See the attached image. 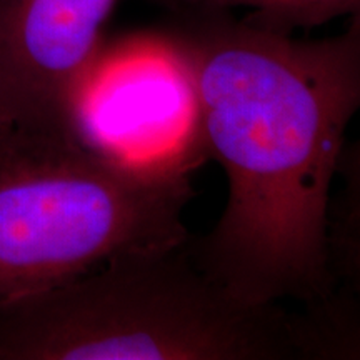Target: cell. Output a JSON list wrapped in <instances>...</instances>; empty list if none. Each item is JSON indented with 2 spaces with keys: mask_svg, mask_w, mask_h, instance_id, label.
Here are the masks:
<instances>
[{
  "mask_svg": "<svg viewBox=\"0 0 360 360\" xmlns=\"http://www.w3.org/2000/svg\"><path fill=\"white\" fill-rule=\"evenodd\" d=\"M186 72L205 154L227 175L224 214L188 238L193 264L245 304L339 299L330 191L360 105L359 15L344 34L299 40L220 11L162 37Z\"/></svg>",
  "mask_w": 360,
  "mask_h": 360,
  "instance_id": "6da1fadb",
  "label": "cell"
},
{
  "mask_svg": "<svg viewBox=\"0 0 360 360\" xmlns=\"http://www.w3.org/2000/svg\"><path fill=\"white\" fill-rule=\"evenodd\" d=\"M186 244L0 304V360L340 359L314 315L242 302Z\"/></svg>",
  "mask_w": 360,
  "mask_h": 360,
  "instance_id": "7a4b0ae2",
  "label": "cell"
},
{
  "mask_svg": "<svg viewBox=\"0 0 360 360\" xmlns=\"http://www.w3.org/2000/svg\"><path fill=\"white\" fill-rule=\"evenodd\" d=\"M191 169L124 159L77 130H0V304L191 238Z\"/></svg>",
  "mask_w": 360,
  "mask_h": 360,
  "instance_id": "3957f363",
  "label": "cell"
},
{
  "mask_svg": "<svg viewBox=\"0 0 360 360\" xmlns=\"http://www.w3.org/2000/svg\"><path fill=\"white\" fill-rule=\"evenodd\" d=\"M117 2L0 0V130H74Z\"/></svg>",
  "mask_w": 360,
  "mask_h": 360,
  "instance_id": "277c9868",
  "label": "cell"
},
{
  "mask_svg": "<svg viewBox=\"0 0 360 360\" xmlns=\"http://www.w3.org/2000/svg\"><path fill=\"white\" fill-rule=\"evenodd\" d=\"M74 130L124 159L195 169L205 155L186 72L164 40L102 52L75 103Z\"/></svg>",
  "mask_w": 360,
  "mask_h": 360,
  "instance_id": "5b68a950",
  "label": "cell"
},
{
  "mask_svg": "<svg viewBox=\"0 0 360 360\" xmlns=\"http://www.w3.org/2000/svg\"><path fill=\"white\" fill-rule=\"evenodd\" d=\"M170 6L197 7L200 11H225L244 7L250 11L247 20L282 32L297 27L327 24L342 15L359 13L360 0H160Z\"/></svg>",
  "mask_w": 360,
  "mask_h": 360,
  "instance_id": "8992f818",
  "label": "cell"
}]
</instances>
